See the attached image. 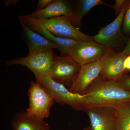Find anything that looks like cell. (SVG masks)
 <instances>
[{
  "instance_id": "cell-22",
  "label": "cell",
  "mask_w": 130,
  "mask_h": 130,
  "mask_svg": "<svg viewBox=\"0 0 130 130\" xmlns=\"http://www.w3.org/2000/svg\"><path fill=\"white\" fill-rule=\"evenodd\" d=\"M124 67L126 71H130V55L126 56L124 63Z\"/></svg>"
},
{
  "instance_id": "cell-23",
  "label": "cell",
  "mask_w": 130,
  "mask_h": 130,
  "mask_svg": "<svg viewBox=\"0 0 130 130\" xmlns=\"http://www.w3.org/2000/svg\"><path fill=\"white\" fill-rule=\"evenodd\" d=\"M123 53L126 55H130V38L127 41L125 47L122 51Z\"/></svg>"
},
{
  "instance_id": "cell-15",
  "label": "cell",
  "mask_w": 130,
  "mask_h": 130,
  "mask_svg": "<svg viewBox=\"0 0 130 130\" xmlns=\"http://www.w3.org/2000/svg\"><path fill=\"white\" fill-rule=\"evenodd\" d=\"M11 125L13 130L51 129L48 124L44 120L37 118L24 111L16 114L12 120Z\"/></svg>"
},
{
  "instance_id": "cell-4",
  "label": "cell",
  "mask_w": 130,
  "mask_h": 130,
  "mask_svg": "<svg viewBox=\"0 0 130 130\" xmlns=\"http://www.w3.org/2000/svg\"><path fill=\"white\" fill-rule=\"evenodd\" d=\"M81 67L70 56H58L54 54L50 76L54 81L69 89L77 76Z\"/></svg>"
},
{
  "instance_id": "cell-5",
  "label": "cell",
  "mask_w": 130,
  "mask_h": 130,
  "mask_svg": "<svg viewBox=\"0 0 130 130\" xmlns=\"http://www.w3.org/2000/svg\"><path fill=\"white\" fill-rule=\"evenodd\" d=\"M129 1H126L122 10L116 18L111 23L103 27L95 36H92L94 41L113 49L118 47L126 37L121 30L124 16L129 6Z\"/></svg>"
},
{
  "instance_id": "cell-8",
  "label": "cell",
  "mask_w": 130,
  "mask_h": 130,
  "mask_svg": "<svg viewBox=\"0 0 130 130\" xmlns=\"http://www.w3.org/2000/svg\"><path fill=\"white\" fill-rule=\"evenodd\" d=\"M128 55L114 50L107 48L102 56V69L98 77L104 80L118 81L128 72L124 69V63Z\"/></svg>"
},
{
  "instance_id": "cell-12",
  "label": "cell",
  "mask_w": 130,
  "mask_h": 130,
  "mask_svg": "<svg viewBox=\"0 0 130 130\" xmlns=\"http://www.w3.org/2000/svg\"><path fill=\"white\" fill-rule=\"evenodd\" d=\"M102 69L101 59L81 66L77 76L69 89L71 92L82 94L99 76Z\"/></svg>"
},
{
  "instance_id": "cell-18",
  "label": "cell",
  "mask_w": 130,
  "mask_h": 130,
  "mask_svg": "<svg viewBox=\"0 0 130 130\" xmlns=\"http://www.w3.org/2000/svg\"><path fill=\"white\" fill-rule=\"evenodd\" d=\"M122 29L123 32L125 34L130 33V1L129 6L124 16Z\"/></svg>"
},
{
  "instance_id": "cell-17",
  "label": "cell",
  "mask_w": 130,
  "mask_h": 130,
  "mask_svg": "<svg viewBox=\"0 0 130 130\" xmlns=\"http://www.w3.org/2000/svg\"><path fill=\"white\" fill-rule=\"evenodd\" d=\"M115 108L117 130H130V103L121 105Z\"/></svg>"
},
{
  "instance_id": "cell-20",
  "label": "cell",
  "mask_w": 130,
  "mask_h": 130,
  "mask_svg": "<svg viewBox=\"0 0 130 130\" xmlns=\"http://www.w3.org/2000/svg\"><path fill=\"white\" fill-rule=\"evenodd\" d=\"M126 1L124 0H116L115 1V5H111L110 6L114 9L115 14H117V16L121 12Z\"/></svg>"
},
{
  "instance_id": "cell-16",
  "label": "cell",
  "mask_w": 130,
  "mask_h": 130,
  "mask_svg": "<svg viewBox=\"0 0 130 130\" xmlns=\"http://www.w3.org/2000/svg\"><path fill=\"white\" fill-rule=\"evenodd\" d=\"M74 7L72 16L70 17L72 24L77 29L81 28L82 20L91 9L99 5L110 6L101 0H79L73 1Z\"/></svg>"
},
{
  "instance_id": "cell-24",
  "label": "cell",
  "mask_w": 130,
  "mask_h": 130,
  "mask_svg": "<svg viewBox=\"0 0 130 130\" xmlns=\"http://www.w3.org/2000/svg\"><path fill=\"white\" fill-rule=\"evenodd\" d=\"M4 4L6 6H9L11 5H15L19 2L18 0H4L3 1Z\"/></svg>"
},
{
  "instance_id": "cell-13",
  "label": "cell",
  "mask_w": 130,
  "mask_h": 130,
  "mask_svg": "<svg viewBox=\"0 0 130 130\" xmlns=\"http://www.w3.org/2000/svg\"><path fill=\"white\" fill-rule=\"evenodd\" d=\"M74 5L73 1L67 0H53L44 9L35 11L27 16L30 18L38 20L72 15Z\"/></svg>"
},
{
  "instance_id": "cell-14",
  "label": "cell",
  "mask_w": 130,
  "mask_h": 130,
  "mask_svg": "<svg viewBox=\"0 0 130 130\" xmlns=\"http://www.w3.org/2000/svg\"><path fill=\"white\" fill-rule=\"evenodd\" d=\"M20 23L23 29L25 43L29 49V54L44 53L54 49H58L56 44L32 30L23 23Z\"/></svg>"
},
{
  "instance_id": "cell-19",
  "label": "cell",
  "mask_w": 130,
  "mask_h": 130,
  "mask_svg": "<svg viewBox=\"0 0 130 130\" xmlns=\"http://www.w3.org/2000/svg\"><path fill=\"white\" fill-rule=\"evenodd\" d=\"M119 85L126 90L130 91V76L126 74L118 81Z\"/></svg>"
},
{
  "instance_id": "cell-2",
  "label": "cell",
  "mask_w": 130,
  "mask_h": 130,
  "mask_svg": "<svg viewBox=\"0 0 130 130\" xmlns=\"http://www.w3.org/2000/svg\"><path fill=\"white\" fill-rule=\"evenodd\" d=\"M36 80L57 103L68 105L76 111H85L84 95L71 92L63 85L54 81L50 75L44 76Z\"/></svg>"
},
{
  "instance_id": "cell-3",
  "label": "cell",
  "mask_w": 130,
  "mask_h": 130,
  "mask_svg": "<svg viewBox=\"0 0 130 130\" xmlns=\"http://www.w3.org/2000/svg\"><path fill=\"white\" fill-rule=\"evenodd\" d=\"M29 106L26 112L40 119L50 115V110L55 102L53 97L37 82L31 81L28 90Z\"/></svg>"
},
{
  "instance_id": "cell-11",
  "label": "cell",
  "mask_w": 130,
  "mask_h": 130,
  "mask_svg": "<svg viewBox=\"0 0 130 130\" xmlns=\"http://www.w3.org/2000/svg\"><path fill=\"white\" fill-rule=\"evenodd\" d=\"M90 120L91 130H117L116 108L109 107H98L86 108Z\"/></svg>"
},
{
  "instance_id": "cell-6",
  "label": "cell",
  "mask_w": 130,
  "mask_h": 130,
  "mask_svg": "<svg viewBox=\"0 0 130 130\" xmlns=\"http://www.w3.org/2000/svg\"><path fill=\"white\" fill-rule=\"evenodd\" d=\"M54 54L53 50H51L34 55L28 54L25 57H16L5 61V62L7 66L19 65L28 68L35 74L37 79L44 76L50 75Z\"/></svg>"
},
{
  "instance_id": "cell-10",
  "label": "cell",
  "mask_w": 130,
  "mask_h": 130,
  "mask_svg": "<svg viewBox=\"0 0 130 130\" xmlns=\"http://www.w3.org/2000/svg\"><path fill=\"white\" fill-rule=\"evenodd\" d=\"M107 48L94 41L78 42L70 51L69 56L81 66L100 59Z\"/></svg>"
},
{
  "instance_id": "cell-7",
  "label": "cell",
  "mask_w": 130,
  "mask_h": 130,
  "mask_svg": "<svg viewBox=\"0 0 130 130\" xmlns=\"http://www.w3.org/2000/svg\"><path fill=\"white\" fill-rule=\"evenodd\" d=\"M39 21L57 37L81 41H94L92 36L86 35L75 28L68 16H61Z\"/></svg>"
},
{
  "instance_id": "cell-1",
  "label": "cell",
  "mask_w": 130,
  "mask_h": 130,
  "mask_svg": "<svg viewBox=\"0 0 130 130\" xmlns=\"http://www.w3.org/2000/svg\"><path fill=\"white\" fill-rule=\"evenodd\" d=\"M82 94L84 95V107H109L116 108L130 103V91L126 90L118 81L98 78Z\"/></svg>"
},
{
  "instance_id": "cell-21",
  "label": "cell",
  "mask_w": 130,
  "mask_h": 130,
  "mask_svg": "<svg viewBox=\"0 0 130 130\" xmlns=\"http://www.w3.org/2000/svg\"><path fill=\"white\" fill-rule=\"evenodd\" d=\"M53 1V0H39L36 11L43 10Z\"/></svg>"
},
{
  "instance_id": "cell-25",
  "label": "cell",
  "mask_w": 130,
  "mask_h": 130,
  "mask_svg": "<svg viewBox=\"0 0 130 130\" xmlns=\"http://www.w3.org/2000/svg\"><path fill=\"white\" fill-rule=\"evenodd\" d=\"M82 130H91V129L90 126H89V127H86V128H85L84 129Z\"/></svg>"
},
{
  "instance_id": "cell-9",
  "label": "cell",
  "mask_w": 130,
  "mask_h": 130,
  "mask_svg": "<svg viewBox=\"0 0 130 130\" xmlns=\"http://www.w3.org/2000/svg\"><path fill=\"white\" fill-rule=\"evenodd\" d=\"M18 18L20 22L56 44L58 46V50L62 56H69V53L73 47L80 41L73 39L57 37L48 30L39 20L30 18L27 15H19Z\"/></svg>"
}]
</instances>
